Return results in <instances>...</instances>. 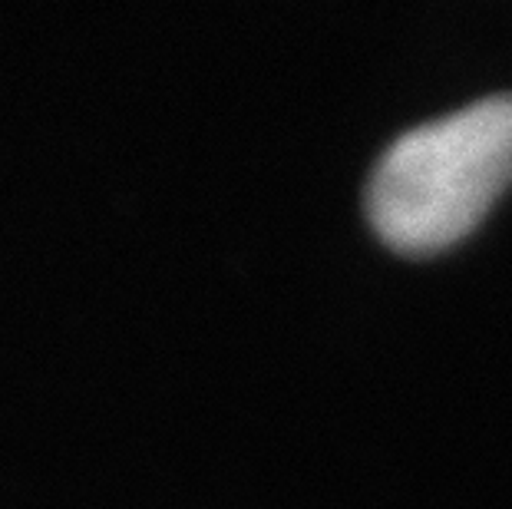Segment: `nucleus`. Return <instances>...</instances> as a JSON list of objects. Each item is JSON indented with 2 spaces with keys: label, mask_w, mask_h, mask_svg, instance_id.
I'll list each match as a JSON object with an SVG mask.
<instances>
[{
  "label": "nucleus",
  "mask_w": 512,
  "mask_h": 509,
  "mask_svg": "<svg viewBox=\"0 0 512 509\" xmlns=\"http://www.w3.org/2000/svg\"><path fill=\"white\" fill-rule=\"evenodd\" d=\"M512 182V96H489L403 133L367 186L374 232L400 255L466 238Z\"/></svg>",
  "instance_id": "nucleus-1"
}]
</instances>
